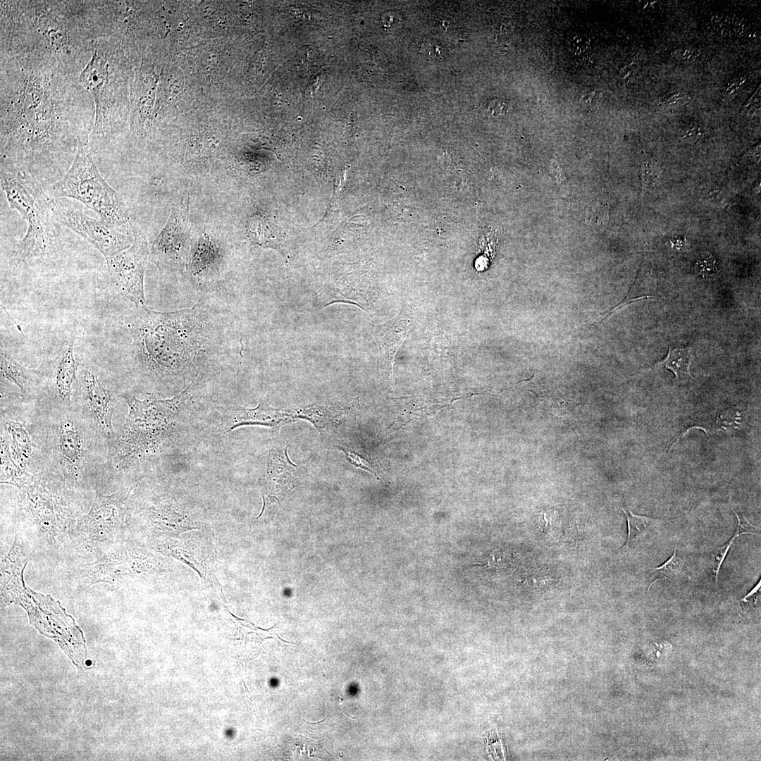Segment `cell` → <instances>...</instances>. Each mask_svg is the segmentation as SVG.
<instances>
[{
    "instance_id": "6da1fadb",
    "label": "cell",
    "mask_w": 761,
    "mask_h": 761,
    "mask_svg": "<svg viewBox=\"0 0 761 761\" xmlns=\"http://www.w3.org/2000/svg\"><path fill=\"white\" fill-rule=\"evenodd\" d=\"M120 396L129 412L120 434L109 440L108 457L116 469L122 470L161 449L180 417L163 400H140L128 392Z\"/></svg>"
},
{
    "instance_id": "7a4b0ae2",
    "label": "cell",
    "mask_w": 761,
    "mask_h": 761,
    "mask_svg": "<svg viewBox=\"0 0 761 761\" xmlns=\"http://www.w3.org/2000/svg\"><path fill=\"white\" fill-rule=\"evenodd\" d=\"M79 137L76 156L67 173L48 188L51 197L79 201L100 219L133 233L122 197L103 178L92 156L88 140Z\"/></svg>"
},
{
    "instance_id": "3957f363",
    "label": "cell",
    "mask_w": 761,
    "mask_h": 761,
    "mask_svg": "<svg viewBox=\"0 0 761 761\" xmlns=\"http://www.w3.org/2000/svg\"><path fill=\"white\" fill-rule=\"evenodd\" d=\"M1 185L10 207L18 211L27 224L25 236L17 244L16 256L25 261L49 255L55 240L51 197L34 176L23 171L1 169Z\"/></svg>"
},
{
    "instance_id": "277c9868",
    "label": "cell",
    "mask_w": 761,
    "mask_h": 761,
    "mask_svg": "<svg viewBox=\"0 0 761 761\" xmlns=\"http://www.w3.org/2000/svg\"><path fill=\"white\" fill-rule=\"evenodd\" d=\"M51 471L32 474L19 488L20 507L43 537L54 546H59L68 537L71 540L78 520L73 505L68 499L63 478ZM70 488V487H69Z\"/></svg>"
},
{
    "instance_id": "5b68a950",
    "label": "cell",
    "mask_w": 761,
    "mask_h": 761,
    "mask_svg": "<svg viewBox=\"0 0 761 761\" xmlns=\"http://www.w3.org/2000/svg\"><path fill=\"white\" fill-rule=\"evenodd\" d=\"M128 493H97L89 512L78 521L71 540L98 558L111 549L120 529Z\"/></svg>"
},
{
    "instance_id": "8992f818",
    "label": "cell",
    "mask_w": 761,
    "mask_h": 761,
    "mask_svg": "<svg viewBox=\"0 0 761 761\" xmlns=\"http://www.w3.org/2000/svg\"><path fill=\"white\" fill-rule=\"evenodd\" d=\"M84 419L68 412L50 428L54 466L70 488L78 489L85 481L87 471V429Z\"/></svg>"
},
{
    "instance_id": "52a82bcc",
    "label": "cell",
    "mask_w": 761,
    "mask_h": 761,
    "mask_svg": "<svg viewBox=\"0 0 761 761\" xmlns=\"http://www.w3.org/2000/svg\"><path fill=\"white\" fill-rule=\"evenodd\" d=\"M54 218L89 242L106 259L128 249L134 233L122 230L101 219L92 218L66 198L51 197Z\"/></svg>"
},
{
    "instance_id": "ba28073f",
    "label": "cell",
    "mask_w": 761,
    "mask_h": 761,
    "mask_svg": "<svg viewBox=\"0 0 761 761\" xmlns=\"http://www.w3.org/2000/svg\"><path fill=\"white\" fill-rule=\"evenodd\" d=\"M149 255L145 236L135 230L131 246L106 259L113 285L135 307L145 306L144 277Z\"/></svg>"
},
{
    "instance_id": "9c48e42d",
    "label": "cell",
    "mask_w": 761,
    "mask_h": 761,
    "mask_svg": "<svg viewBox=\"0 0 761 761\" xmlns=\"http://www.w3.org/2000/svg\"><path fill=\"white\" fill-rule=\"evenodd\" d=\"M82 404L84 415L93 423V428L108 440L115 434L112 425L114 405L111 392L90 371L80 374Z\"/></svg>"
},
{
    "instance_id": "30bf717a",
    "label": "cell",
    "mask_w": 761,
    "mask_h": 761,
    "mask_svg": "<svg viewBox=\"0 0 761 761\" xmlns=\"http://www.w3.org/2000/svg\"><path fill=\"white\" fill-rule=\"evenodd\" d=\"M296 465L289 459L287 447L276 445L269 452L264 475V512L279 504L295 487Z\"/></svg>"
},
{
    "instance_id": "8fae6325",
    "label": "cell",
    "mask_w": 761,
    "mask_h": 761,
    "mask_svg": "<svg viewBox=\"0 0 761 761\" xmlns=\"http://www.w3.org/2000/svg\"><path fill=\"white\" fill-rule=\"evenodd\" d=\"M181 204L171 214L167 224L154 242L151 256L157 263H168L173 260L184 261L187 256L186 245L187 209Z\"/></svg>"
},
{
    "instance_id": "7c38bea8",
    "label": "cell",
    "mask_w": 761,
    "mask_h": 761,
    "mask_svg": "<svg viewBox=\"0 0 761 761\" xmlns=\"http://www.w3.org/2000/svg\"><path fill=\"white\" fill-rule=\"evenodd\" d=\"M409 327L407 320L394 318L373 328L372 333L380 351V374L387 380L392 379L395 354L406 338Z\"/></svg>"
},
{
    "instance_id": "4fadbf2b",
    "label": "cell",
    "mask_w": 761,
    "mask_h": 761,
    "mask_svg": "<svg viewBox=\"0 0 761 761\" xmlns=\"http://www.w3.org/2000/svg\"><path fill=\"white\" fill-rule=\"evenodd\" d=\"M229 417L223 423L226 432L244 425H262L278 429L295 421L291 410L277 409L264 404L253 409L235 407L229 409Z\"/></svg>"
},
{
    "instance_id": "5bb4252c",
    "label": "cell",
    "mask_w": 761,
    "mask_h": 761,
    "mask_svg": "<svg viewBox=\"0 0 761 761\" xmlns=\"http://www.w3.org/2000/svg\"><path fill=\"white\" fill-rule=\"evenodd\" d=\"M74 340L69 339L55 357L50 369L51 383L59 402L66 407L71 404L73 384L77 378L78 365L73 356Z\"/></svg>"
},
{
    "instance_id": "9a60e30c",
    "label": "cell",
    "mask_w": 761,
    "mask_h": 761,
    "mask_svg": "<svg viewBox=\"0 0 761 761\" xmlns=\"http://www.w3.org/2000/svg\"><path fill=\"white\" fill-rule=\"evenodd\" d=\"M353 412L350 407L332 404H314L292 411L295 419L310 421L322 435L334 436L338 427L347 421Z\"/></svg>"
},
{
    "instance_id": "2e32d148",
    "label": "cell",
    "mask_w": 761,
    "mask_h": 761,
    "mask_svg": "<svg viewBox=\"0 0 761 761\" xmlns=\"http://www.w3.org/2000/svg\"><path fill=\"white\" fill-rule=\"evenodd\" d=\"M1 376L14 383L24 400L34 397L45 376L43 371L24 367L10 355L1 352Z\"/></svg>"
},
{
    "instance_id": "e0dca14e",
    "label": "cell",
    "mask_w": 761,
    "mask_h": 761,
    "mask_svg": "<svg viewBox=\"0 0 761 761\" xmlns=\"http://www.w3.org/2000/svg\"><path fill=\"white\" fill-rule=\"evenodd\" d=\"M4 428L11 436V442L9 443L13 459L21 469L30 472L29 464L33 445L25 426L19 422L10 421L4 423Z\"/></svg>"
},
{
    "instance_id": "ac0fdd59",
    "label": "cell",
    "mask_w": 761,
    "mask_h": 761,
    "mask_svg": "<svg viewBox=\"0 0 761 761\" xmlns=\"http://www.w3.org/2000/svg\"><path fill=\"white\" fill-rule=\"evenodd\" d=\"M107 77V65L95 52L86 68L82 72L80 82L92 92L95 99L97 106H99L101 92L104 91Z\"/></svg>"
},
{
    "instance_id": "d6986e66",
    "label": "cell",
    "mask_w": 761,
    "mask_h": 761,
    "mask_svg": "<svg viewBox=\"0 0 761 761\" xmlns=\"http://www.w3.org/2000/svg\"><path fill=\"white\" fill-rule=\"evenodd\" d=\"M30 472L21 469L12 458L10 443L1 435V483L22 487L31 477Z\"/></svg>"
},
{
    "instance_id": "ffe728a7",
    "label": "cell",
    "mask_w": 761,
    "mask_h": 761,
    "mask_svg": "<svg viewBox=\"0 0 761 761\" xmlns=\"http://www.w3.org/2000/svg\"><path fill=\"white\" fill-rule=\"evenodd\" d=\"M627 521L628 534L623 547H636L645 540L655 529L659 521L656 519L633 514L622 509Z\"/></svg>"
},
{
    "instance_id": "44dd1931",
    "label": "cell",
    "mask_w": 761,
    "mask_h": 761,
    "mask_svg": "<svg viewBox=\"0 0 761 761\" xmlns=\"http://www.w3.org/2000/svg\"><path fill=\"white\" fill-rule=\"evenodd\" d=\"M216 246L207 237L200 238L194 245L190 261L192 273L195 278H201L203 273L208 272L216 260Z\"/></svg>"
},
{
    "instance_id": "7402d4cb",
    "label": "cell",
    "mask_w": 761,
    "mask_h": 761,
    "mask_svg": "<svg viewBox=\"0 0 761 761\" xmlns=\"http://www.w3.org/2000/svg\"><path fill=\"white\" fill-rule=\"evenodd\" d=\"M693 359V352L691 348L672 349L669 347L667 357L657 366L672 371L675 374L676 379L684 375L694 379L690 370Z\"/></svg>"
},
{
    "instance_id": "603a6c76",
    "label": "cell",
    "mask_w": 761,
    "mask_h": 761,
    "mask_svg": "<svg viewBox=\"0 0 761 761\" xmlns=\"http://www.w3.org/2000/svg\"><path fill=\"white\" fill-rule=\"evenodd\" d=\"M738 519V524L736 530L732 536V538L723 546L717 547L714 552V562L713 567V574L714 577V581L716 585L718 584V576L722 565L728 555L729 551L731 548L732 545L736 541V540L742 535L744 534H755L752 528V525L744 519L741 518L738 514L736 513Z\"/></svg>"
},
{
    "instance_id": "cb8c5ba5",
    "label": "cell",
    "mask_w": 761,
    "mask_h": 761,
    "mask_svg": "<svg viewBox=\"0 0 761 761\" xmlns=\"http://www.w3.org/2000/svg\"><path fill=\"white\" fill-rule=\"evenodd\" d=\"M248 233L250 237L259 245L277 249L276 236L264 217L257 215L251 218L248 223Z\"/></svg>"
},
{
    "instance_id": "d4e9b609",
    "label": "cell",
    "mask_w": 761,
    "mask_h": 761,
    "mask_svg": "<svg viewBox=\"0 0 761 761\" xmlns=\"http://www.w3.org/2000/svg\"><path fill=\"white\" fill-rule=\"evenodd\" d=\"M676 551L677 546L675 545L672 557L661 566L651 569L655 576L653 583L661 579H666L672 581L683 574L685 564L683 559L677 555Z\"/></svg>"
},
{
    "instance_id": "484cf974",
    "label": "cell",
    "mask_w": 761,
    "mask_h": 761,
    "mask_svg": "<svg viewBox=\"0 0 761 761\" xmlns=\"http://www.w3.org/2000/svg\"><path fill=\"white\" fill-rule=\"evenodd\" d=\"M335 445L342 450L345 454L346 459L354 466L364 469L371 473L375 478L379 480L377 471L371 464L370 461L362 455L356 447L342 440L335 441Z\"/></svg>"
},
{
    "instance_id": "4316f807",
    "label": "cell",
    "mask_w": 761,
    "mask_h": 761,
    "mask_svg": "<svg viewBox=\"0 0 761 761\" xmlns=\"http://www.w3.org/2000/svg\"><path fill=\"white\" fill-rule=\"evenodd\" d=\"M746 420L745 411L729 409L718 416L716 423L720 430L731 432L742 429Z\"/></svg>"
},
{
    "instance_id": "83f0119b",
    "label": "cell",
    "mask_w": 761,
    "mask_h": 761,
    "mask_svg": "<svg viewBox=\"0 0 761 761\" xmlns=\"http://www.w3.org/2000/svg\"><path fill=\"white\" fill-rule=\"evenodd\" d=\"M698 272L703 275H711L717 271L718 264L712 256H705L700 259L695 264Z\"/></svg>"
},
{
    "instance_id": "f1b7e54d",
    "label": "cell",
    "mask_w": 761,
    "mask_h": 761,
    "mask_svg": "<svg viewBox=\"0 0 761 761\" xmlns=\"http://www.w3.org/2000/svg\"><path fill=\"white\" fill-rule=\"evenodd\" d=\"M689 101V97L683 92H676L666 96L662 100L660 104L667 106L676 107L685 104Z\"/></svg>"
},
{
    "instance_id": "f546056e",
    "label": "cell",
    "mask_w": 761,
    "mask_h": 761,
    "mask_svg": "<svg viewBox=\"0 0 761 761\" xmlns=\"http://www.w3.org/2000/svg\"><path fill=\"white\" fill-rule=\"evenodd\" d=\"M401 20L400 14L392 11H386L381 15V22L384 28L391 29L398 27L401 23Z\"/></svg>"
},
{
    "instance_id": "4dcf8cb0",
    "label": "cell",
    "mask_w": 761,
    "mask_h": 761,
    "mask_svg": "<svg viewBox=\"0 0 761 761\" xmlns=\"http://www.w3.org/2000/svg\"><path fill=\"white\" fill-rule=\"evenodd\" d=\"M496 103L497 104V106L493 101L490 102L488 106L490 111L501 114L508 109L507 104L505 103L504 101L496 100Z\"/></svg>"
},
{
    "instance_id": "1f68e13d",
    "label": "cell",
    "mask_w": 761,
    "mask_h": 761,
    "mask_svg": "<svg viewBox=\"0 0 761 761\" xmlns=\"http://www.w3.org/2000/svg\"><path fill=\"white\" fill-rule=\"evenodd\" d=\"M328 717V716H326V717H325L324 719H323L322 720H321V721H318V722H307V721H306L305 719H304V721L306 722H307V723H309V724H317V723H319V722H321L324 721V720H325V719H326V718H327Z\"/></svg>"
}]
</instances>
